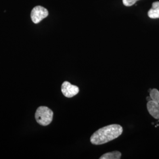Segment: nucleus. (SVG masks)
I'll return each instance as SVG.
<instances>
[{
	"label": "nucleus",
	"mask_w": 159,
	"mask_h": 159,
	"mask_svg": "<svg viewBox=\"0 0 159 159\" xmlns=\"http://www.w3.org/2000/svg\"><path fill=\"white\" fill-rule=\"evenodd\" d=\"M123 127L114 124L102 127L94 132L90 137V142L94 145H100L118 138L123 133Z\"/></svg>",
	"instance_id": "f257e3e1"
},
{
	"label": "nucleus",
	"mask_w": 159,
	"mask_h": 159,
	"mask_svg": "<svg viewBox=\"0 0 159 159\" xmlns=\"http://www.w3.org/2000/svg\"><path fill=\"white\" fill-rule=\"evenodd\" d=\"M37 122L41 125H50L53 118V112L50 108L46 106H41L37 108L35 114Z\"/></svg>",
	"instance_id": "f03ea898"
},
{
	"label": "nucleus",
	"mask_w": 159,
	"mask_h": 159,
	"mask_svg": "<svg viewBox=\"0 0 159 159\" xmlns=\"http://www.w3.org/2000/svg\"><path fill=\"white\" fill-rule=\"evenodd\" d=\"M48 16V10L41 6H37L32 10L31 18L33 23L38 24Z\"/></svg>",
	"instance_id": "7ed1b4c3"
},
{
	"label": "nucleus",
	"mask_w": 159,
	"mask_h": 159,
	"mask_svg": "<svg viewBox=\"0 0 159 159\" xmlns=\"http://www.w3.org/2000/svg\"><path fill=\"white\" fill-rule=\"evenodd\" d=\"M61 91L64 96L71 98L79 93V88L76 85H72L68 81H64L61 85Z\"/></svg>",
	"instance_id": "20e7f679"
},
{
	"label": "nucleus",
	"mask_w": 159,
	"mask_h": 159,
	"mask_svg": "<svg viewBox=\"0 0 159 159\" xmlns=\"http://www.w3.org/2000/svg\"><path fill=\"white\" fill-rule=\"evenodd\" d=\"M147 108L150 114L156 119H159V103L153 100L148 101Z\"/></svg>",
	"instance_id": "39448f33"
},
{
	"label": "nucleus",
	"mask_w": 159,
	"mask_h": 159,
	"mask_svg": "<svg viewBox=\"0 0 159 159\" xmlns=\"http://www.w3.org/2000/svg\"><path fill=\"white\" fill-rule=\"evenodd\" d=\"M148 16L152 19L159 18V1L154 2L152 4V8L148 12Z\"/></svg>",
	"instance_id": "423d86ee"
},
{
	"label": "nucleus",
	"mask_w": 159,
	"mask_h": 159,
	"mask_svg": "<svg viewBox=\"0 0 159 159\" xmlns=\"http://www.w3.org/2000/svg\"><path fill=\"white\" fill-rule=\"evenodd\" d=\"M121 153L119 151H114L104 154L100 159H120L121 158Z\"/></svg>",
	"instance_id": "0eeeda50"
},
{
	"label": "nucleus",
	"mask_w": 159,
	"mask_h": 159,
	"mask_svg": "<svg viewBox=\"0 0 159 159\" xmlns=\"http://www.w3.org/2000/svg\"><path fill=\"white\" fill-rule=\"evenodd\" d=\"M150 97L152 100L159 103V91L158 90L154 89H152L150 92Z\"/></svg>",
	"instance_id": "6e6552de"
},
{
	"label": "nucleus",
	"mask_w": 159,
	"mask_h": 159,
	"mask_svg": "<svg viewBox=\"0 0 159 159\" xmlns=\"http://www.w3.org/2000/svg\"><path fill=\"white\" fill-rule=\"evenodd\" d=\"M139 0H123V4L127 7H130L134 5Z\"/></svg>",
	"instance_id": "1a4fd4ad"
},
{
	"label": "nucleus",
	"mask_w": 159,
	"mask_h": 159,
	"mask_svg": "<svg viewBox=\"0 0 159 159\" xmlns=\"http://www.w3.org/2000/svg\"><path fill=\"white\" fill-rule=\"evenodd\" d=\"M146 99L148 100V101H150V100H152V99H151V97H150V96L146 98Z\"/></svg>",
	"instance_id": "9d476101"
},
{
	"label": "nucleus",
	"mask_w": 159,
	"mask_h": 159,
	"mask_svg": "<svg viewBox=\"0 0 159 159\" xmlns=\"http://www.w3.org/2000/svg\"></svg>",
	"instance_id": "9b49d317"
}]
</instances>
